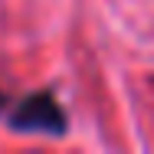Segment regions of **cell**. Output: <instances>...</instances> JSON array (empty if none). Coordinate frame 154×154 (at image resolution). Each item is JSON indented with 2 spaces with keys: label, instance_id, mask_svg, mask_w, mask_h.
<instances>
[{
  "label": "cell",
  "instance_id": "cell-1",
  "mask_svg": "<svg viewBox=\"0 0 154 154\" xmlns=\"http://www.w3.org/2000/svg\"><path fill=\"white\" fill-rule=\"evenodd\" d=\"M7 122L13 131H30V134H66V112L56 102L53 92H33L13 102Z\"/></svg>",
  "mask_w": 154,
  "mask_h": 154
},
{
  "label": "cell",
  "instance_id": "cell-2",
  "mask_svg": "<svg viewBox=\"0 0 154 154\" xmlns=\"http://www.w3.org/2000/svg\"><path fill=\"white\" fill-rule=\"evenodd\" d=\"M7 102H10V98H7V95L0 92V112H3V108H7Z\"/></svg>",
  "mask_w": 154,
  "mask_h": 154
}]
</instances>
